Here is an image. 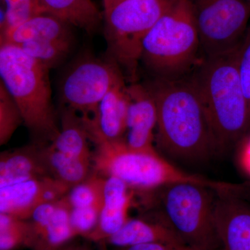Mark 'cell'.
Returning <instances> with one entry per match:
<instances>
[{
  "mask_svg": "<svg viewBox=\"0 0 250 250\" xmlns=\"http://www.w3.org/2000/svg\"><path fill=\"white\" fill-rule=\"evenodd\" d=\"M105 182L106 177L93 171L88 178L67 192L65 197L67 203L71 208L103 206Z\"/></svg>",
  "mask_w": 250,
  "mask_h": 250,
  "instance_id": "obj_22",
  "label": "cell"
},
{
  "mask_svg": "<svg viewBox=\"0 0 250 250\" xmlns=\"http://www.w3.org/2000/svg\"><path fill=\"white\" fill-rule=\"evenodd\" d=\"M104 242L123 248L156 243L188 246L164 217L156 221L129 218L118 232Z\"/></svg>",
  "mask_w": 250,
  "mask_h": 250,
  "instance_id": "obj_15",
  "label": "cell"
},
{
  "mask_svg": "<svg viewBox=\"0 0 250 250\" xmlns=\"http://www.w3.org/2000/svg\"><path fill=\"white\" fill-rule=\"evenodd\" d=\"M82 121L90 141L95 145L92 157L93 170L104 177H116L131 188L147 191L184 182L199 184L215 191L225 190L228 187L225 182L190 174L176 167L157 151L134 150L126 146L124 139H106L89 120Z\"/></svg>",
  "mask_w": 250,
  "mask_h": 250,
  "instance_id": "obj_3",
  "label": "cell"
},
{
  "mask_svg": "<svg viewBox=\"0 0 250 250\" xmlns=\"http://www.w3.org/2000/svg\"><path fill=\"white\" fill-rule=\"evenodd\" d=\"M65 197L34 210L28 220L30 233L27 247L34 250L56 249L77 236L70 223L72 208Z\"/></svg>",
  "mask_w": 250,
  "mask_h": 250,
  "instance_id": "obj_12",
  "label": "cell"
},
{
  "mask_svg": "<svg viewBox=\"0 0 250 250\" xmlns=\"http://www.w3.org/2000/svg\"><path fill=\"white\" fill-rule=\"evenodd\" d=\"M132 199L131 188L123 181L116 177H106L100 220L95 229L85 238L101 243L118 232L129 219Z\"/></svg>",
  "mask_w": 250,
  "mask_h": 250,
  "instance_id": "obj_14",
  "label": "cell"
},
{
  "mask_svg": "<svg viewBox=\"0 0 250 250\" xmlns=\"http://www.w3.org/2000/svg\"><path fill=\"white\" fill-rule=\"evenodd\" d=\"M45 12L57 16L73 27L93 33L102 14L92 0H41Z\"/></svg>",
  "mask_w": 250,
  "mask_h": 250,
  "instance_id": "obj_20",
  "label": "cell"
},
{
  "mask_svg": "<svg viewBox=\"0 0 250 250\" xmlns=\"http://www.w3.org/2000/svg\"><path fill=\"white\" fill-rule=\"evenodd\" d=\"M89 136L81 116L71 108L63 106L61 114L59 134L49 146L56 150L91 163Z\"/></svg>",
  "mask_w": 250,
  "mask_h": 250,
  "instance_id": "obj_19",
  "label": "cell"
},
{
  "mask_svg": "<svg viewBox=\"0 0 250 250\" xmlns=\"http://www.w3.org/2000/svg\"><path fill=\"white\" fill-rule=\"evenodd\" d=\"M72 43L63 41H33L16 46L50 70L66 59Z\"/></svg>",
  "mask_w": 250,
  "mask_h": 250,
  "instance_id": "obj_23",
  "label": "cell"
},
{
  "mask_svg": "<svg viewBox=\"0 0 250 250\" xmlns=\"http://www.w3.org/2000/svg\"><path fill=\"white\" fill-rule=\"evenodd\" d=\"M125 82L124 73L114 61L87 56L74 62L64 75L61 98L64 106L81 117L93 119L105 95Z\"/></svg>",
  "mask_w": 250,
  "mask_h": 250,
  "instance_id": "obj_9",
  "label": "cell"
},
{
  "mask_svg": "<svg viewBox=\"0 0 250 250\" xmlns=\"http://www.w3.org/2000/svg\"><path fill=\"white\" fill-rule=\"evenodd\" d=\"M73 246H64L62 248H56V249H49V250H72L74 248Z\"/></svg>",
  "mask_w": 250,
  "mask_h": 250,
  "instance_id": "obj_32",
  "label": "cell"
},
{
  "mask_svg": "<svg viewBox=\"0 0 250 250\" xmlns=\"http://www.w3.org/2000/svg\"><path fill=\"white\" fill-rule=\"evenodd\" d=\"M200 50L191 0H174L145 38L141 61L155 78L173 80L195 70Z\"/></svg>",
  "mask_w": 250,
  "mask_h": 250,
  "instance_id": "obj_5",
  "label": "cell"
},
{
  "mask_svg": "<svg viewBox=\"0 0 250 250\" xmlns=\"http://www.w3.org/2000/svg\"><path fill=\"white\" fill-rule=\"evenodd\" d=\"M128 108L129 96L125 82L116 85L105 95L99 105L96 116L89 119L106 139L112 141L124 139Z\"/></svg>",
  "mask_w": 250,
  "mask_h": 250,
  "instance_id": "obj_18",
  "label": "cell"
},
{
  "mask_svg": "<svg viewBox=\"0 0 250 250\" xmlns=\"http://www.w3.org/2000/svg\"><path fill=\"white\" fill-rule=\"evenodd\" d=\"M237 67L242 88L250 111V25L238 47Z\"/></svg>",
  "mask_w": 250,
  "mask_h": 250,
  "instance_id": "obj_28",
  "label": "cell"
},
{
  "mask_svg": "<svg viewBox=\"0 0 250 250\" xmlns=\"http://www.w3.org/2000/svg\"><path fill=\"white\" fill-rule=\"evenodd\" d=\"M122 1H123V0H103L104 11L109 9L112 6L121 2Z\"/></svg>",
  "mask_w": 250,
  "mask_h": 250,
  "instance_id": "obj_31",
  "label": "cell"
},
{
  "mask_svg": "<svg viewBox=\"0 0 250 250\" xmlns=\"http://www.w3.org/2000/svg\"><path fill=\"white\" fill-rule=\"evenodd\" d=\"M70 189L71 187L52 177L0 188V213L29 220L38 207L62 200Z\"/></svg>",
  "mask_w": 250,
  "mask_h": 250,
  "instance_id": "obj_11",
  "label": "cell"
},
{
  "mask_svg": "<svg viewBox=\"0 0 250 250\" xmlns=\"http://www.w3.org/2000/svg\"><path fill=\"white\" fill-rule=\"evenodd\" d=\"M72 250H91L88 246H75Z\"/></svg>",
  "mask_w": 250,
  "mask_h": 250,
  "instance_id": "obj_33",
  "label": "cell"
},
{
  "mask_svg": "<svg viewBox=\"0 0 250 250\" xmlns=\"http://www.w3.org/2000/svg\"><path fill=\"white\" fill-rule=\"evenodd\" d=\"M243 1H247V2L250 3V0H243Z\"/></svg>",
  "mask_w": 250,
  "mask_h": 250,
  "instance_id": "obj_36",
  "label": "cell"
},
{
  "mask_svg": "<svg viewBox=\"0 0 250 250\" xmlns=\"http://www.w3.org/2000/svg\"><path fill=\"white\" fill-rule=\"evenodd\" d=\"M238 145L237 162L242 172L250 178V131Z\"/></svg>",
  "mask_w": 250,
  "mask_h": 250,
  "instance_id": "obj_29",
  "label": "cell"
},
{
  "mask_svg": "<svg viewBox=\"0 0 250 250\" xmlns=\"http://www.w3.org/2000/svg\"><path fill=\"white\" fill-rule=\"evenodd\" d=\"M24 123L21 110L4 84L0 82V145L9 142L20 125Z\"/></svg>",
  "mask_w": 250,
  "mask_h": 250,
  "instance_id": "obj_26",
  "label": "cell"
},
{
  "mask_svg": "<svg viewBox=\"0 0 250 250\" xmlns=\"http://www.w3.org/2000/svg\"><path fill=\"white\" fill-rule=\"evenodd\" d=\"M215 228L221 250H250V200L236 192H216Z\"/></svg>",
  "mask_w": 250,
  "mask_h": 250,
  "instance_id": "obj_10",
  "label": "cell"
},
{
  "mask_svg": "<svg viewBox=\"0 0 250 250\" xmlns=\"http://www.w3.org/2000/svg\"><path fill=\"white\" fill-rule=\"evenodd\" d=\"M6 10L1 20V34L36 15L45 12L41 0H2ZM47 13V12H46Z\"/></svg>",
  "mask_w": 250,
  "mask_h": 250,
  "instance_id": "obj_25",
  "label": "cell"
},
{
  "mask_svg": "<svg viewBox=\"0 0 250 250\" xmlns=\"http://www.w3.org/2000/svg\"><path fill=\"white\" fill-rule=\"evenodd\" d=\"M45 177L51 176L44 161L42 147L26 146L1 153L0 188Z\"/></svg>",
  "mask_w": 250,
  "mask_h": 250,
  "instance_id": "obj_16",
  "label": "cell"
},
{
  "mask_svg": "<svg viewBox=\"0 0 250 250\" xmlns=\"http://www.w3.org/2000/svg\"><path fill=\"white\" fill-rule=\"evenodd\" d=\"M147 85L155 100V141L163 152L188 164H202L218 152L192 75L155 78Z\"/></svg>",
  "mask_w": 250,
  "mask_h": 250,
  "instance_id": "obj_1",
  "label": "cell"
},
{
  "mask_svg": "<svg viewBox=\"0 0 250 250\" xmlns=\"http://www.w3.org/2000/svg\"><path fill=\"white\" fill-rule=\"evenodd\" d=\"M100 244H101V247H100V250H108L107 248H106V243H105V242H101Z\"/></svg>",
  "mask_w": 250,
  "mask_h": 250,
  "instance_id": "obj_34",
  "label": "cell"
},
{
  "mask_svg": "<svg viewBox=\"0 0 250 250\" xmlns=\"http://www.w3.org/2000/svg\"><path fill=\"white\" fill-rule=\"evenodd\" d=\"M0 75L31 134L41 141H53L59 128L52 104L48 67L18 46L3 42L0 47Z\"/></svg>",
  "mask_w": 250,
  "mask_h": 250,
  "instance_id": "obj_4",
  "label": "cell"
},
{
  "mask_svg": "<svg viewBox=\"0 0 250 250\" xmlns=\"http://www.w3.org/2000/svg\"><path fill=\"white\" fill-rule=\"evenodd\" d=\"M249 193H248V195H247V197H248V199H249V200H250V190H249Z\"/></svg>",
  "mask_w": 250,
  "mask_h": 250,
  "instance_id": "obj_35",
  "label": "cell"
},
{
  "mask_svg": "<svg viewBox=\"0 0 250 250\" xmlns=\"http://www.w3.org/2000/svg\"><path fill=\"white\" fill-rule=\"evenodd\" d=\"M161 190L164 218L187 246L195 250H221L215 224L216 191L187 182Z\"/></svg>",
  "mask_w": 250,
  "mask_h": 250,
  "instance_id": "obj_7",
  "label": "cell"
},
{
  "mask_svg": "<svg viewBox=\"0 0 250 250\" xmlns=\"http://www.w3.org/2000/svg\"><path fill=\"white\" fill-rule=\"evenodd\" d=\"M29 233L28 220L0 213V250H16L27 247Z\"/></svg>",
  "mask_w": 250,
  "mask_h": 250,
  "instance_id": "obj_24",
  "label": "cell"
},
{
  "mask_svg": "<svg viewBox=\"0 0 250 250\" xmlns=\"http://www.w3.org/2000/svg\"><path fill=\"white\" fill-rule=\"evenodd\" d=\"M103 206L78 207L70 212V223L76 236L86 237L95 229L100 220Z\"/></svg>",
  "mask_w": 250,
  "mask_h": 250,
  "instance_id": "obj_27",
  "label": "cell"
},
{
  "mask_svg": "<svg viewBox=\"0 0 250 250\" xmlns=\"http://www.w3.org/2000/svg\"><path fill=\"white\" fill-rule=\"evenodd\" d=\"M238 47L204 57L192 75L218 152L238 144L250 131L249 106L237 67Z\"/></svg>",
  "mask_w": 250,
  "mask_h": 250,
  "instance_id": "obj_2",
  "label": "cell"
},
{
  "mask_svg": "<svg viewBox=\"0 0 250 250\" xmlns=\"http://www.w3.org/2000/svg\"><path fill=\"white\" fill-rule=\"evenodd\" d=\"M204 57L232 52L244 39L250 3L243 0H191Z\"/></svg>",
  "mask_w": 250,
  "mask_h": 250,
  "instance_id": "obj_8",
  "label": "cell"
},
{
  "mask_svg": "<svg viewBox=\"0 0 250 250\" xmlns=\"http://www.w3.org/2000/svg\"><path fill=\"white\" fill-rule=\"evenodd\" d=\"M71 27L57 16L44 12L1 34L0 43L20 45L33 41L73 42Z\"/></svg>",
  "mask_w": 250,
  "mask_h": 250,
  "instance_id": "obj_17",
  "label": "cell"
},
{
  "mask_svg": "<svg viewBox=\"0 0 250 250\" xmlns=\"http://www.w3.org/2000/svg\"><path fill=\"white\" fill-rule=\"evenodd\" d=\"M42 153L49 175L71 188L93 172L91 163L59 152L49 145L42 147Z\"/></svg>",
  "mask_w": 250,
  "mask_h": 250,
  "instance_id": "obj_21",
  "label": "cell"
},
{
  "mask_svg": "<svg viewBox=\"0 0 250 250\" xmlns=\"http://www.w3.org/2000/svg\"><path fill=\"white\" fill-rule=\"evenodd\" d=\"M129 108L125 143L141 152H156L154 142L157 125V110L152 92L147 85H127Z\"/></svg>",
  "mask_w": 250,
  "mask_h": 250,
  "instance_id": "obj_13",
  "label": "cell"
},
{
  "mask_svg": "<svg viewBox=\"0 0 250 250\" xmlns=\"http://www.w3.org/2000/svg\"><path fill=\"white\" fill-rule=\"evenodd\" d=\"M124 250H195L190 247L174 246L166 243H149L124 248Z\"/></svg>",
  "mask_w": 250,
  "mask_h": 250,
  "instance_id": "obj_30",
  "label": "cell"
},
{
  "mask_svg": "<svg viewBox=\"0 0 250 250\" xmlns=\"http://www.w3.org/2000/svg\"><path fill=\"white\" fill-rule=\"evenodd\" d=\"M174 0H123L104 11L109 58L136 77L145 38Z\"/></svg>",
  "mask_w": 250,
  "mask_h": 250,
  "instance_id": "obj_6",
  "label": "cell"
}]
</instances>
